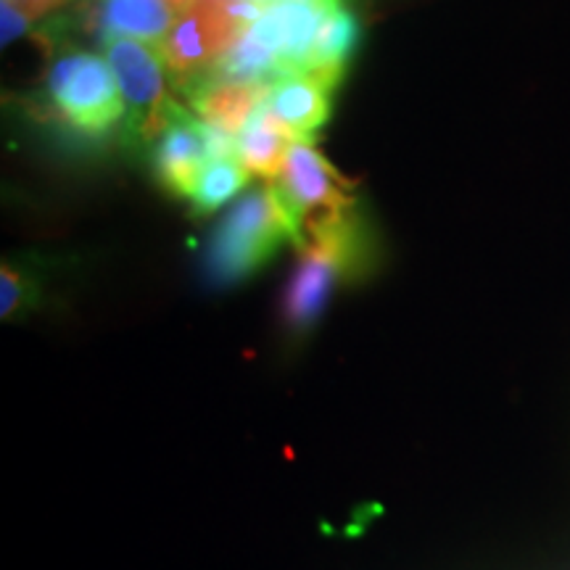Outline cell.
<instances>
[{
  "mask_svg": "<svg viewBox=\"0 0 570 570\" xmlns=\"http://www.w3.org/2000/svg\"><path fill=\"white\" fill-rule=\"evenodd\" d=\"M360 252V227L348 212L325 214L304 225L298 238V265L283 296V317L288 327L309 331L315 325L336 283L356 265Z\"/></svg>",
  "mask_w": 570,
  "mask_h": 570,
  "instance_id": "cell-1",
  "label": "cell"
},
{
  "mask_svg": "<svg viewBox=\"0 0 570 570\" xmlns=\"http://www.w3.org/2000/svg\"><path fill=\"white\" fill-rule=\"evenodd\" d=\"M285 238L296 240L294 225L273 185H265L225 214L206 248V273L219 285L244 281Z\"/></svg>",
  "mask_w": 570,
  "mask_h": 570,
  "instance_id": "cell-2",
  "label": "cell"
},
{
  "mask_svg": "<svg viewBox=\"0 0 570 570\" xmlns=\"http://www.w3.org/2000/svg\"><path fill=\"white\" fill-rule=\"evenodd\" d=\"M262 9L265 6L240 0H196L177 13L173 30L161 42L167 71L177 88L188 90L204 80Z\"/></svg>",
  "mask_w": 570,
  "mask_h": 570,
  "instance_id": "cell-3",
  "label": "cell"
},
{
  "mask_svg": "<svg viewBox=\"0 0 570 570\" xmlns=\"http://www.w3.org/2000/svg\"><path fill=\"white\" fill-rule=\"evenodd\" d=\"M48 96L75 130L88 135L106 132L127 114L111 67L92 53L71 51L56 59L48 71Z\"/></svg>",
  "mask_w": 570,
  "mask_h": 570,
  "instance_id": "cell-4",
  "label": "cell"
},
{
  "mask_svg": "<svg viewBox=\"0 0 570 570\" xmlns=\"http://www.w3.org/2000/svg\"><path fill=\"white\" fill-rule=\"evenodd\" d=\"M235 156L233 135L190 117L177 104H169L159 135H156V175L175 196L190 198L198 177L212 161Z\"/></svg>",
  "mask_w": 570,
  "mask_h": 570,
  "instance_id": "cell-5",
  "label": "cell"
},
{
  "mask_svg": "<svg viewBox=\"0 0 570 570\" xmlns=\"http://www.w3.org/2000/svg\"><path fill=\"white\" fill-rule=\"evenodd\" d=\"M104 59L111 67L122 101L130 111L132 130L142 138L159 135L169 104H173L164 92L167 61H164L159 42L109 38L104 40Z\"/></svg>",
  "mask_w": 570,
  "mask_h": 570,
  "instance_id": "cell-6",
  "label": "cell"
},
{
  "mask_svg": "<svg viewBox=\"0 0 570 570\" xmlns=\"http://www.w3.org/2000/svg\"><path fill=\"white\" fill-rule=\"evenodd\" d=\"M291 225H294L296 244L302 230L312 219L325 214L348 212L352 198L346 194V183L336 175V169L320 156L309 140H294L288 159L277 180L273 183Z\"/></svg>",
  "mask_w": 570,
  "mask_h": 570,
  "instance_id": "cell-7",
  "label": "cell"
},
{
  "mask_svg": "<svg viewBox=\"0 0 570 570\" xmlns=\"http://www.w3.org/2000/svg\"><path fill=\"white\" fill-rule=\"evenodd\" d=\"M331 90L312 75H285L269 85L265 106L275 122L283 125L296 140H309V135L327 122Z\"/></svg>",
  "mask_w": 570,
  "mask_h": 570,
  "instance_id": "cell-8",
  "label": "cell"
},
{
  "mask_svg": "<svg viewBox=\"0 0 570 570\" xmlns=\"http://www.w3.org/2000/svg\"><path fill=\"white\" fill-rule=\"evenodd\" d=\"M267 85L254 82L202 80L194 88H188V96L202 122L238 138V132L244 130L256 109L267 101Z\"/></svg>",
  "mask_w": 570,
  "mask_h": 570,
  "instance_id": "cell-9",
  "label": "cell"
},
{
  "mask_svg": "<svg viewBox=\"0 0 570 570\" xmlns=\"http://www.w3.org/2000/svg\"><path fill=\"white\" fill-rule=\"evenodd\" d=\"M177 19L169 0H101L96 13L98 32L104 40L132 38L164 42Z\"/></svg>",
  "mask_w": 570,
  "mask_h": 570,
  "instance_id": "cell-10",
  "label": "cell"
},
{
  "mask_svg": "<svg viewBox=\"0 0 570 570\" xmlns=\"http://www.w3.org/2000/svg\"><path fill=\"white\" fill-rule=\"evenodd\" d=\"M294 135L285 130L283 125L275 122L273 114L262 104L252 119H248L244 130L235 138V156L244 164L252 175L277 180L288 159L291 146H294Z\"/></svg>",
  "mask_w": 570,
  "mask_h": 570,
  "instance_id": "cell-11",
  "label": "cell"
},
{
  "mask_svg": "<svg viewBox=\"0 0 570 570\" xmlns=\"http://www.w3.org/2000/svg\"><path fill=\"white\" fill-rule=\"evenodd\" d=\"M356 38H360V24H356V19L344 6L336 3L325 17L323 27H320L304 75L317 77L327 88H336L341 75H344L348 56L354 51Z\"/></svg>",
  "mask_w": 570,
  "mask_h": 570,
  "instance_id": "cell-12",
  "label": "cell"
},
{
  "mask_svg": "<svg viewBox=\"0 0 570 570\" xmlns=\"http://www.w3.org/2000/svg\"><path fill=\"white\" fill-rule=\"evenodd\" d=\"M248 177H252V173L238 161V156L212 161L209 167L204 169V175L198 177L196 190L190 194L194 212L209 214L214 209H219V206H225L238 190L246 188Z\"/></svg>",
  "mask_w": 570,
  "mask_h": 570,
  "instance_id": "cell-13",
  "label": "cell"
},
{
  "mask_svg": "<svg viewBox=\"0 0 570 570\" xmlns=\"http://www.w3.org/2000/svg\"><path fill=\"white\" fill-rule=\"evenodd\" d=\"M30 302V281L17 267L3 265L0 269V315L9 320Z\"/></svg>",
  "mask_w": 570,
  "mask_h": 570,
  "instance_id": "cell-14",
  "label": "cell"
},
{
  "mask_svg": "<svg viewBox=\"0 0 570 570\" xmlns=\"http://www.w3.org/2000/svg\"><path fill=\"white\" fill-rule=\"evenodd\" d=\"M0 19H3V46H9L11 40L21 38V35L27 32V27L32 24L24 13H19L9 3H0Z\"/></svg>",
  "mask_w": 570,
  "mask_h": 570,
  "instance_id": "cell-15",
  "label": "cell"
},
{
  "mask_svg": "<svg viewBox=\"0 0 570 570\" xmlns=\"http://www.w3.org/2000/svg\"><path fill=\"white\" fill-rule=\"evenodd\" d=\"M0 3L13 6V9L24 13V17L32 21L38 17H46V13H51L56 9H61V6L69 3V0H0Z\"/></svg>",
  "mask_w": 570,
  "mask_h": 570,
  "instance_id": "cell-16",
  "label": "cell"
},
{
  "mask_svg": "<svg viewBox=\"0 0 570 570\" xmlns=\"http://www.w3.org/2000/svg\"><path fill=\"white\" fill-rule=\"evenodd\" d=\"M169 3H173V6H175V11H177V13H180V11H185V9H188V6H194V3H196V0H169Z\"/></svg>",
  "mask_w": 570,
  "mask_h": 570,
  "instance_id": "cell-17",
  "label": "cell"
},
{
  "mask_svg": "<svg viewBox=\"0 0 570 570\" xmlns=\"http://www.w3.org/2000/svg\"><path fill=\"white\" fill-rule=\"evenodd\" d=\"M240 3H256V6H267L269 0H240Z\"/></svg>",
  "mask_w": 570,
  "mask_h": 570,
  "instance_id": "cell-18",
  "label": "cell"
}]
</instances>
